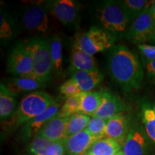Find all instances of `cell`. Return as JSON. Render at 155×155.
Listing matches in <instances>:
<instances>
[{"label":"cell","instance_id":"35","mask_svg":"<svg viewBox=\"0 0 155 155\" xmlns=\"http://www.w3.org/2000/svg\"><path fill=\"white\" fill-rule=\"evenodd\" d=\"M151 42H152L153 44H155V28H154V33H153V35H152V38L150 40Z\"/></svg>","mask_w":155,"mask_h":155},{"label":"cell","instance_id":"37","mask_svg":"<svg viewBox=\"0 0 155 155\" xmlns=\"http://www.w3.org/2000/svg\"><path fill=\"white\" fill-rule=\"evenodd\" d=\"M154 83H155V81H154ZM154 112H155V105H154Z\"/></svg>","mask_w":155,"mask_h":155},{"label":"cell","instance_id":"10","mask_svg":"<svg viewBox=\"0 0 155 155\" xmlns=\"http://www.w3.org/2000/svg\"><path fill=\"white\" fill-rule=\"evenodd\" d=\"M63 104L61 98L58 97L56 102L50 106L45 111L25 123L21 129L20 135L22 139L28 141L33 138L48 121L57 115Z\"/></svg>","mask_w":155,"mask_h":155},{"label":"cell","instance_id":"1","mask_svg":"<svg viewBox=\"0 0 155 155\" xmlns=\"http://www.w3.org/2000/svg\"><path fill=\"white\" fill-rule=\"evenodd\" d=\"M108 69L111 78L125 91L141 87L144 71L138 56L123 45H116L110 49Z\"/></svg>","mask_w":155,"mask_h":155},{"label":"cell","instance_id":"5","mask_svg":"<svg viewBox=\"0 0 155 155\" xmlns=\"http://www.w3.org/2000/svg\"><path fill=\"white\" fill-rule=\"evenodd\" d=\"M116 39L106 30L94 26L77 38L73 48L94 56L95 54L113 48Z\"/></svg>","mask_w":155,"mask_h":155},{"label":"cell","instance_id":"18","mask_svg":"<svg viewBox=\"0 0 155 155\" xmlns=\"http://www.w3.org/2000/svg\"><path fill=\"white\" fill-rule=\"evenodd\" d=\"M13 94L17 95L22 93L36 91L38 89L44 88L45 84L32 77H15L8 81L6 85Z\"/></svg>","mask_w":155,"mask_h":155},{"label":"cell","instance_id":"33","mask_svg":"<svg viewBox=\"0 0 155 155\" xmlns=\"http://www.w3.org/2000/svg\"><path fill=\"white\" fill-rule=\"evenodd\" d=\"M145 69L147 75L155 81V60L145 64Z\"/></svg>","mask_w":155,"mask_h":155},{"label":"cell","instance_id":"8","mask_svg":"<svg viewBox=\"0 0 155 155\" xmlns=\"http://www.w3.org/2000/svg\"><path fill=\"white\" fill-rule=\"evenodd\" d=\"M150 8L145 9L129 27L126 38L131 43L139 45L150 41L152 39L155 28V20Z\"/></svg>","mask_w":155,"mask_h":155},{"label":"cell","instance_id":"20","mask_svg":"<svg viewBox=\"0 0 155 155\" xmlns=\"http://www.w3.org/2000/svg\"><path fill=\"white\" fill-rule=\"evenodd\" d=\"M104 90L82 93V99L79 113L93 116L99 108L103 101Z\"/></svg>","mask_w":155,"mask_h":155},{"label":"cell","instance_id":"12","mask_svg":"<svg viewBox=\"0 0 155 155\" xmlns=\"http://www.w3.org/2000/svg\"><path fill=\"white\" fill-rule=\"evenodd\" d=\"M131 124L130 116L126 112L116 114L107 121L106 137L114 139L123 146L131 129Z\"/></svg>","mask_w":155,"mask_h":155},{"label":"cell","instance_id":"24","mask_svg":"<svg viewBox=\"0 0 155 155\" xmlns=\"http://www.w3.org/2000/svg\"><path fill=\"white\" fill-rule=\"evenodd\" d=\"M91 119V116L81 113L73 114L72 116H70L68 122L65 139L73 137L84 131Z\"/></svg>","mask_w":155,"mask_h":155},{"label":"cell","instance_id":"23","mask_svg":"<svg viewBox=\"0 0 155 155\" xmlns=\"http://www.w3.org/2000/svg\"><path fill=\"white\" fill-rule=\"evenodd\" d=\"M123 8L129 17L131 23L144 12L145 9L150 7L154 1L147 0H122L119 1Z\"/></svg>","mask_w":155,"mask_h":155},{"label":"cell","instance_id":"38","mask_svg":"<svg viewBox=\"0 0 155 155\" xmlns=\"http://www.w3.org/2000/svg\"><path fill=\"white\" fill-rule=\"evenodd\" d=\"M84 155H91V154H84Z\"/></svg>","mask_w":155,"mask_h":155},{"label":"cell","instance_id":"21","mask_svg":"<svg viewBox=\"0 0 155 155\" xmlns=\"http://www.w3.org/2000/svg\"><path fill=\"white\" fill-rule=\"evenodd\" d=\"M122 151V146L114 139L105 137L98 139L86 154L91 155H116Z\"/></svg>","mask_w":155,"mask_h":155},{"label":"cell","instance_id":"14","mask_svg":"<svg viewBox=\"0 0 155 155\" xmlns=\"http://www.w3.org/2000/svg\"><path fill=\"white\" fill-rule=\"evenodd\" d=\"M96 137H93L86 130L81 131L73 137L63 140L65 145V155H84L94 144L98 141Z\"/></svg>","mask_w":155,"mask_h":155},{"label":"cell","instance_id":"26","mask_svg":"<svg viewBox=\"0 0 155 155\" xmlns=\"http://www.w3.org/2000/svg\"><path fill=\"white\" fill-rule=\"evenodd\" d=\"M82 93L67 98L58 112V115L64 117H70L73 114L79 113L82 99Z\"/></svg>","mask_w":155,"mask_h":155},{"label":"cell","instance_id":"13","mask_svg":"<svg viewBox=\"0 0 155 155\" xmlns=\"http://www.w3.org/2000/svg\"><path fill=\"white\" fill-rule=\"evenodd\" d=\"M129 111V106L119 96L107 90H104L103 101L99 108L93 116L99 117L106 121L116 114Z\"/></svg>","mask_w":155,"mask_h":155},{"label":"cell","instance_id":"19","mask_svg":"<svg viewBox=\"0 0 155 155\" xmlns=\"http://www.w3.org/2000/svg\"><path fill=\"white\" fill-rule=\"evenodd\" d=\"M71 68L73 71H98L95 58L81 50L73 48L71 55Z\"/></svg>","mask_w":155,"mask_h":155},{"label":"cell","instance_id":"4","mask_svg":"<svg viewBox=\"0 0 155 155\" xmlns=\"http://www.w3.org/2000/svg\"><path fill=\"white\" fill-rule=\"evenodd\" d=\"M24 44L32 56L35 76L46 84L53 72L48 38L34 37L24 42Z\"/></svg>","mask_w":155,"mask_h":155},{"label":"cell","instance_id":"34","mask_svg":"<svg viewBox=\"0 0 155 155\" xmlns=\"http://www.w3.org/2000/svg\"><path fill=\"white\" fill-rule=\"evenodd\" d=\"M150 12L151 14H152L153 18H154V19L155 20V1L154 2V3L152 4V6L150 7Z\"/></svg>","mask_w":155,"mask_h":155},{"label":"cell","instance_id":"15","mask_svg":"<svg viewBox=\"0 0 155 155\" xmlns=\"http://www.w3.org/2000/svg\"><path fill=\"white\" fill-rule=\"evenodd\" d=\"M69 118L61 116L57 114L48 121L37 134L53 142L64 140Z\"/></svg>","mask_w":155,"mask_h":155},{"label":"cell","instance_id":"11","mask_svg":"<svg viewBox=\"0 0 155 155\" xmlns=\"http://www.w3.org/2000/svg\"><path fill=\"white\" fill-rule=\"evenodd\" d=\"M49 10L65 26H73L79 16V4L73 0H55L48 2Z\"/></svg>","mask_w":155,"mask_h":155},{"label":"cell","instance_id":"6","mask_svg":"<svg viewBox=\"0 0 155 155\" xmlns=\"http://www.w3.org/2000/svg\"><path fill=\"white\" fill-rule=\"evenodd\" d=\"M7 71L16 77L36 78L34 75L32 56L24 42H17L12 48L7 58Z\"/></svg>","mask_w":155,"mask_h":155},{"label":"cell","instance_id":"7","mask_svg":"<svg viewBox=\"0 0 155 155\" xmlns=\"http://www.w3.org/2000/svg\"><path fill=\"white\" fill-rule=\"evenodd\" d=\"M48 2L25 8L22 23L24 28L30 32L45 33L49 28Z\"/></svg>","mask_w":155,"mask_h":155},{"label":"cell","instance_id":"2","mask_svg":"<svg viewBox=\"0 0 155 155\" xmlns=\"http://www.w3.org/2000/svg\"><path fill=\"white\" fill-rule=\"evenodd\" d=\"M94 15L99 28L116 38H122L127 35L131 24L119 1L101 2L95 8Z\"/></svg>","mask_w":155,"mask_h":155},{"label":"cell","instance_id":"16","mask_svg":"<svg viewBox=\"0 0 155 155\" xmlns=\"http://www.w3.org/2000/svg\"><path fill=\"white\" fill-rule=\"evenodd\" d=\"M16 96L5 84L0 85V119L2 122L9 121L17 109Z\"/></svg>","mask_w":155,"mask_h":155},{"label":"cell","instance_id":"27","mask_svg":"<svg viewBox=\"0 0 155 155\" xmlns=\"http://www.w3.org/2000/svg\"><path fill=\"white\" fill-rule=\"evenodd\" d=\"M144 130L151 141L155 144V112L149 106H144L141 112Z\"/></svg>","mask_w":155,"mask_h":155},{"label":"cell","instance_id":"9","mask_svg":"<svg viewBox=\"0 0 155 155\" xmlns=\"http://www.w3.org/2000/svg\"><path fill=\"white\" fill-rule=\"evenodd\" d=\"M150 140L142 126L132 123L122 146V152L124 155H150Z\"/></svg>","mask_w":155,"mask_h":155},{"label":"cell","instance_id":"36","mask_svg":"<svg viewBox=\"0 0 155 155\" xmlns=\"http://www.w3.org/2000/svg\"><path fill=\"white\" fill-rule=\"evenodd\" d=\"M116 155H124V154H123V152H122V151H121V152H119V154H116Z\"/></svg>","mask_w":155,"mask_h":155},{"label":"cell","instance_id":"3","mask_svg":"<svg viewBox=\"0 0 155 155\" xmlns=\"http://www.w3.org/2000/svg\"><path fill=\"white\" fill-rule=\"evenodd\" d=\"M55 98L44 91H36L25 96L17 106L12 119L9 127H19L45 111L56 102Z\"/></svg>","mask_w":155,"mask_h":155},{"label":"cell","instance_id":"30","mask_svg":"<svg viewBox=\"0 0 155 155\" xmlns=\"http://www.w3.org/2000/svg\"><path fill=\"white\" fill-rule=\"evenodd\" d=\"M60 91L66 98L73 96H76L82 92L76 81L72 78L62 84L60 88Z\"/></svg>","mask_w":155,"mask_h":155},{"label":"cell","instance_id":"31","mask_svg":"<svg viewBox=\"0 0 155 155\" xmlns=\"http://www.w3.org/2000/svg\"><path fill=\"white\" fill-rule=\"evenodd\" d=\"M138 48L142 55L145 64L155 60V45H139Z\"/></svg>","mask_w":155,"mask_h":155},{"label":"cell","instance_id":"32","mask_svg":"<svg viewBox=\"0 0 155 155\" xmlns=\"http://www.w3.org/2000/svg\"><path fill=\"white\" fill-rule=\"evenodd\" d=\"M46 155H65L63 140L54 141L47 150Z\"/></svg>","mask_w":155,"mask_h":155},{"label":"cell","instance_id":"17","mask_svg":"<svg viewBox=\"0 0 155 155\" xmlns=\"http://www.w3.org/2000/svg\"><path fill=\"white\" fill-rule=\"evenodd\" d=\"M71 78L76 81L82 92H89L104 80V75L99 71H79L71 70Z\"/></svg>","mask_w":155,"mask_h":155},{"label":"cell","instance_id":"22","mask_svg":"<svg viewBox=\"0 0 155 155\" xmlns=\"http://www.w3.org/2000/svg\"><path fill=\"white\" fill-rule=\"evenodd\" d=\"M17 32L16 21L5 9H1L0 15V39L2 44H7L15 38Z\"/></svg>","mask_w":155,"mask_h":155},{"label":"cell","instance_id":"29","mask_svg":"<svg viewBox=\"0 0 155 155\" xmlns=\"http://www.w3.org/2000/svg\"><path fill=\"white\" fill-rule=\"evenodd\" d=\"M53 141L36 134L28 145V150L30 155H46L47 150Z\"/></svg>","mask_w":155,"mask_h":155},{"label":"cell","instance_id":"25","mask_svg":"<svg viewBox=\"0 0 155 155\" xmlns=\"http://www.w3.org/2000/svg\"><path fill=\"white\" fill-rule=\"evenodd\" d=\"M50 55L53 61V71L59 73L63 63V42L60 37L54 35L48 38Z\"/></svg>","mask_w":155,"mask_h":155},{"label":"cell","instance_id":"28","mask_svg":"<svg viewBox=\"0 0 155 155\" xmlns=\"http://www.w3.org/2000/svg\"><path fill=\"white\" fill-rule=\"evenodd\" d=\"M106 120L96 116H91L85 130L98 139L105 138L106 137Z\"/></svg>","mask_w":155,"mask_h":155}]
</instances>
